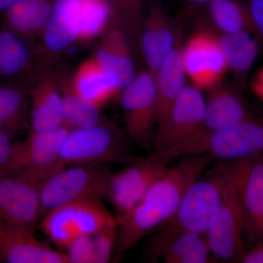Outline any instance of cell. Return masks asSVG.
I'll return each mask as SVG.
<instances>
[{
    "label": "cell",
    "instance_id": "obj_1",
    "mask_svg": "<svg viewBox=\"0 0 263 263\" xmlns=\"http://www.w3.org/2000/svg\"><path fill=\"white\" fill-rule=\"evenodd\" d=\"M209 155L189 156L156 181L136 205L117 216L115 255L122 257L151 230L173 216L190 185L214 161Z\"/></svg>",
    "mask_w": 263,
    "mask_h": 263
},
{
    "label": "cell",
    "instance_id": "obj_2",
    "mask_svg": "<svg viewBox=\"0 0 263 263\" xmlns=\"http://www.w3.org/2000/svg\"><path fill=\"white\" fill-rule=\"evenodd\" d=\"M231 176L229 162H220L205 176L194 181L179 207L151 240L148 254L160 258L176 238L187 232L206 233Z\"/></svg>",
    "mask_w": 263,
    "mask_h": 263
},
{
    "label": "cell",
    "instance_id": "obj_3",
    "mask_svg": "<svg viewBox=\"0 0 263 263\" xmlns=\"http://www.w3.org/2000/svg\"><path fill=\"white\" fill-rule=\"evenodd\" d=\"M263 153V117L250 116L234 127L216 132H197L183 143L161 154L168 163L175 158L209 155L220 162H234Z\"/></svg>",
    "mask_w": 263,
    "mask_h": 263
},
{
    "label": "cell",
    "instance_id": "obj_4",
    "mask_svg": "<svg viewBox=\"0 0 263 263\" xmlns=\"http://www.w3.org/2000/svg\"><path fill=\"white\" fill-rule=\"evenodd\" d=\"M127 135L109 120L94 127L70 129L66 137L60 162L64 167L77 164H108L129 155Z\"/></svg>",
    "mask_w": 263,
    "mask_h": 263
},
{
    "label": "cell",
    "instance_id": "obj_5",
    "mask_svg": "<svg viewBox=\"0 0 263 263\" xmlns=\"http://www.w3.org/2000/svg\"><path fill=\"white\" fill-rule=\"evenodd\" d=\"M111 174L108 164H77L53 174L40 189L42 217L69 202L84 199H106Z\"/></svg>",
    "mask_w": 263,
    "mask_h": 263
},
{
    "label": "cell",
    "instance_id": "obj_6",
    "mask_svg": "<svg viewBox=\"0 0 263 263\" xmlns=\"http://www.w3.org/2000/svg\"><path fill=\"white\" fill-rule=\"evenodd\" d=\"M100 199L76 200L45 214L39 226L45 235L61 249L85 235H91L116 222Z\"/></svg>",
    "mask_w": 263,
    "mask_h": 263
},
{
    "label": "cell",
    "instance_id": "obj_7",
    "mask_svg": "<svg viewBox=\"0 0 263 263\" xmlns=\"http://www.w3.org/2000/svg\"><path fill=\"white\" fill-rule=\"evenodd\" d=\"M70 130L63 126L49 131H30L27 139L16 142L11 160L0 174L22 173L42 185L65 168L60 162V152Z\"/></svg>",
    "mask_w": 263,
    "mask_h": 263
},
{
    "label": "cell",
    "instance_id": "obj_8",
    "mask_svg": "<svg viewBox=\"0 0 263 263\" xmlns=\"http://www.w3.org/2000/svg\"><path fill=\"white\" fill-rule=\"evenodd\" d=\"M120 99L127 136L141 148L153 146L158 122L155 76L146 69L137 72Z\"/></svg>",
    "mask_w": 263,
    "mask_h": 263
},
{
    "label": "cell",
    "instance_id": "obj_9",
    "mask_svg": "<svg viewBox=\"0 0 263 263\" xmlns=\"http://www.w3.org/2000/svg\"><path fill=\"white\" fill-rule=\"evenodd\" d=\"M206 235L214 259L240 262L245 252V229L238 187L232 167L229 181L213 216Z\"/></svg>",
    "mask_w": 263,
    "mask_h": 263
},
{
    "label": "cell",
    "instance_id": "obj_10",
    "mask_svg": "<svg viewBox=\"0 0 263 263\" xmlns=\"http://www.w3.org/2000/svg\"><path fill=\"white\" fill-rule=\"evenodd\" d=\"M181 60L192 85L209 91L222 83L228 71L217 33L200 27L183 42Z\"/></svg>",
    "mask_w": 263,
    "mask_h": 263
},
{
    "label": "cell",
    "instance_id": "obj_11",
    "mask_svg": "<svg viewBox=\"0 0 263 263\" xmlns=\"http://www.w3.org/2000/svg\"><path fill=\"white\" fill-rule=\"evenodd\" d=\"M41 186L21 173L0 174V221L34 233L42 218Z\"/></svg>",
    "mask_w": 263,
    "mask_h": 263
},
{
    "label": "cell",
    "instance_id": "obj_12",
    "mask_svg": "<svg viewBox=\"0 0 263 263\" xmlns=\"http://www.w3.org/2000/svg\"><path fill=\"white\" fill-rule=\"evenodd\" d=\"M167 164L154 153L120 172H112L106 199L115 208L118 216L127 212L143 198L151 186L167 172Z\"/></svg>",
    "mask_w": 263,
    "mask_h": 263
},
{
    "label": "cell",
    "instance_id": "obj_13",
    "mask_svg": "<svg viewBox=\"0 0 263 263\" xmlns=\"http://www.w3.org/2000/svg\"><path fill=\"white\" fill-rule=\"evenodd\" d=\"M205 105L201 90L186 85L165 120L157 126L153 145L155 153H162L195 134L201 126Z\"/></svg>",
    "mask_w": 263,
    "mask_h": 263
},
{
    "label": "cell",
    "instance_id": "obj_14",
    "mask_svg": "<svg viewBox=\"0 0 263 263\" xmlns=\"http://www.w3.org/2000/svg\"><path fill=\"white\" fill-rule=\"evenodd\" d=\"M229 163L238 187L245 235L254 243L263 238V153Z\"/></svg>",
    "mask_w": 263,
    "mask_h": 263
},
{
    "label": "cell",
    "instance_id": "obj_15",
    "mask_svg": "<svg viewBox=\"0 0 263 263\" xmlns=\"http://www.w3.org/2000/svg\"><path fill=\"white\" fill-rule=\"evenodd\" d=\"M178 28L164 12L159 0H150L146 8L141 34V53L146 70L155 76L176 43Z\"/></svg>",
    "mask_w": 263,
    "mask_h": 263
},
{
    "label": "cell",
    "instance_id": "obj_16",
    "mask_svg": "<svg viewBox=\"0 0 263 263\" xmlns=\"http://www.w3.org/2000/svg\"><path fill=\"white\" fill-rule=\"evenodd\" d=\"M29 89L31 131L46 132L63 127V104L58 79L47 69H43Z\"/></svg>",
    "mask_w": 263,
    "mask_h": 263
},
{
    "label": "cell",
    "instance_id": "obj_17",
    "mask_svg": "<svg viewBox=\"0 0 263 263\" xmlns=\"http://www.w3.org/2000/svg\"><path fill=\"white\" fill-rule=\"evenodd\" d=\"M0 254L8 263H70L66 252L40 241L33 232L2 221Z\"/></svg>",
    "mask_w": 263,
    "mask_h": 263
},
{
    "label": "cell",
    "instance_id": "obj_18",
    "mask_svg": "<svg viewBox=\"0 0 263 263\" xmlns=\"http://www.w3.org/2000/svg\"><path fill=\"white\" fill-rule=\"evenodd\" d=\"M79 0H56L40 37L45 55L52 59L79 42Z\"/></svg>",
    "mask_w": 263,
    "mask_h": 263
},
{
    "label": "cell",
    "instance_id": "obj_19",
    "mask_svg": "<svg viewBox=\"0 0 263 263\" xmlns=\"http://www.w3.org/2000/svg\"><path fill=\"white\" fill-rule=\"evenodd\" d=\"M133 48L127 33L116 23L104 34L93 54L105 70L115 76L122 91L137 74Z\"/></svg>",
    "mask_w": 263,
    "mask_h": 263
},
{
    "label": "cell",
    "instance_id": "obj_20",
    "mask_svg": "<svg viewBox=\"0 0 263 263\" xmlns=\"http://www.w3.org/2000/svg\"><path fill=\"white\" fill-rule=\"evenodd\" d=\"M67 81L73 91L101 108L122 93L115 76L94 55L81 62Z\"/></svg>",
    "mask_w": 263,
    "mask_h": 263
},
{
    "label": "cell",
    "instance_id": "obj_21",
    "mask_svg": "<svg viewBox=\"0 0 263 263\" xmlns=\"http://www.w3.org/2000/svg\"><path fill=\"white\" fill-rule=\"evenodd\" d=\"M208 92L203 119L197 132L224 130L250 117L243 99L229 86L221 83Z\"/></svg>",
    "mask_w": 263,
    "mask_h": 263
},
{
    "label": "cell",
    "instance_id": "obj_22",
    "mask_svg": "<svg viewBox=\"0 0 263 263\" xmlns=\"http://www.w3.org/2000/svg\"><path fill=\"white\" fill-rule=\"evenodd\" d=\"M183 42V30L179 27L174 47L155 76L158 110L157 126L165 120L176 99L186 85V76L181 60Z\"/></svg>",
    "mask_w": 263,
    "mask_h": 263
},
{
    "label": "cell",
    "instance_id": "obj_23",
    "mask_svg": "<svg viewBox=\"0 0 263 263\" xmlns=\"http://www.w3.org/2000/svg\"><path fill=\"white\" fill-rule=\"evenodd\" d=\"M55 1L18 0L3 13L5 27L29 43L41 37L51 17Z\"/></svg>",
    "mask_w": 263,
    "mask_h": 263
},
{
    "label": "cell",
    "instance_id": "obj_24",
    "mask_svg": "<svg viewBox=\"0 0 263 263\" xmlns=\"http://www.w3.org/2000/svg\"><path fill=\"white\" fill-rule=\"evenodd\" d=\"M208 28L218 34L254 32L248 7L240 0H210L205 5Z\"/></svg>",
    "mask_w": 263,
    "mask_h": 263
},
{
    "label": "cell",
    "instance_id": "obj_25",
    "mask_svg": "<svg viewBox=\"0 0 263 263\" xmlns=\"http://www.w3.org/2000/svg\"><path fill=\"white\" fill-rule=\"evenodd\" d=\"M31 43L11 29L0 30V81L22 77L32 69Z\"/></svg>",
    "mask_w": 263,
    "mask_h": 263
},
{
    "label": "cell",
    "instance_id": "obj_26",
    "mask_svg": "<svg viewBox=\"0 0 263 263\" xmlns=\"http://www.w3.org/2000/svg\"><path fill=\"white\" fill-rule=\"evenodd\" d=\"M29 124V89L15 84H0V129L12 138Z\"/></svg>",
    "mask_w": 263,
    "mask_h": 263
},
{
    "label": "cell",
    "instance_id": "obj_27",
    "mask_svg": "<svg viewBox=\"0 0 263 263\" xmlns=\"http://www.w3.org/2000/svg\"><path fill=\"white\" fill-rule=\"evenodd\" d=\"M252 32L218 34L228 65L238 80L245 79L259 53L258 43Z\"/></svg>",
    "mask_w": 263,
    "mask_h": 263
},
{
    "label": "cell",
    "instance_id": "obj_28",
    "mask_svg": "<svg viewBox=\"0 0 263 263\" xmlns=\"http://www.w3.org/2000/svg\"><path fill=\"white\" fill-rule=\"evenodd\" d=\"M63 104L64 126L70 129L94 127L105 120L102 108L72 89L68 81L59 80Z\"/></svg>",
    "mask_w": 263,
    "mask_h": 263
},
{
    "label": "cell",
    "instance_id": "obj_29",
    "mask_svg": "<svg viewBox=\"0 0 263 263\" xmlns=\"http://www.w3.org/2000/svg\"><path fill=\"white\" fill-rule=\"evenodd\" d=\"M79 5L80 32L78 43H89L102 37L117 23L107 0H79Z\"/></svg>",
    "mask_w": 263,
    "mask_h": 263
},
{
    "label": "cell",
    "instance_id": "obj_30",
    "mask_svg": "<svg viewBox=\"0 0 263 263\" xmlns=\"http://www.w3.org/2000/svg\"><path fill=\"white\" fill-rule=\"evenodd\" d=\"M162 258L166 263H208L214 257L206 233L187 232L172 242Z\"/></svg>",
    "mask_w": 263,
    "mask_h": 263
},
{
    "label": "cell",
    "instance_id": "obj_31",
    "mask_svg": "<svg viewBox=\"0 0 263 263\" xmlns=\"http://www.w3.org/2000/svg\"><path fill=\"white\" fill-rule=\"evenodd\" d=\"M117 24L127 33L133 47L141 52L142 24L146 11L145 0H107Z\"/></svg>",
    "mask_w": 263,
    "mask_h": 263
},
{
    "label": "cell",
    "instance_id": "obj_32",
    "mask_svg": "<svg viewBox=\"0 0 263 263\" xmlns=\"http://www.w3.org/2000/svg\"><path fill=\"white\" fill-rule=\"evenodd\" d=\"M118 223H112L92 235L95 263H106L115 254Z\"/></svg>",
    "mask_w": 263,
    "mask_h": 263
},
{
    "label": "cell",
    "instance_id": "obj_33",
    "mask_svg": "<svg viewBox=\"0 0 263 263\" xmlns=\"http://www.w3.org/2000/svg\"><path fill=\"white\" fill-rule=\"evenodd\" d=\"M66 251L70 263H95L92 235L77 238Z\"/></svg>",
    "mask_w": 263,
    "mask_h": 263
},
{
    "label": "cell",
    "instance_id": "obj_34",
    "mask_svg": "<svg viewBox=\"0 0 263 263\" xmlns=\"http://www.w3.org/2000/svg\"><path fill=\"white\" fill-rule=\"evenodd\" d=\"M16 142L5 132L0 129V173L9 163L14 153Z\"/></svg>",
    "mask_w": 263,
    "mask_h": 263
},
{
    "label": "cell",
    "instance_id": "obj_35",
    "mask_svg": "<svg viewBox=\"0 0 263 263\" xmlns=\"http://www.w3.org/2000/svg\"><path fill=\"white\" fill-rule=\"evenodd\" d=\"M252 17L254 32L263 39V0H245Z\"/></svg>",
    "mask_w": 263,
    "mask_h": 263
},
{
    "label": "cell",
    "instance_id": "obj_36",
    "mask_svg": "<svg viewBox=\"0 0 263 263\" xmlns=\"http://www.w3.org/2000/svg\"><path fill=\"white\" fill-rule=\"evenodd\" d=\"M243 263H263V238L254 243L249 250L245 251L240 260Z\"/></svg>",
    "mask_w": 263,
    "mask_h": 263
},
{
    "label": "cell",
    "instance_id": "obj_37",
    "mask_svg": "<svg viewBox=\"0 0 263 263\" xmlns=\"http://www.w3.org/2000/svg\"><path fill=\"white\" fill-rule=\"evenodd\" d=\"M251 89L254 95L263 103V65L252 78L251 81Z\"/></svg>",
    "mask_w": 263,
    "mask_h": 263
},
{
    "label": "cell",
    "instance_id": "obj_38",
    "mask_svg": "<svg viewBox=\"0 0 263 263\" xmlns=\"http://www.w3.org/2000/svg\"><path fill=\"white\" fill-rule=\"evenodd\" d=\"M18 0H0V13H4Z\"/></svg>",
    "mask_w": 263,
    "mask_h": 263
},
{
    "label": "cell",
    "instance_id": "obj_39",
    "mask_svg": "<svg viewBox=\"0 0 263 263\" xmlns=\"http://www.w3.org/2000/svg\"><path fill=\"white\" fill-rule=\"evenodd\" d=\"M193 7H203L209 3L210 0H184Z\"/></svg>",
    "mask_w": 263,
    "mask_h": 263
},
{
    "label": "cell",
    "instance_id": "obj_40",
    "mask_svg": "<svg viewBox=\"0 0 263 263\" xmlns=\"http://www.w3.org/2000/svg\"><path fill=\"white\" fill-rule=\"evenodd\" d=\"M4 262V260H3V257H2L1 254H0V263Z\"/></svg>",
    "mask_w": 263,
    "mask_h": 263
}]
</instances>
